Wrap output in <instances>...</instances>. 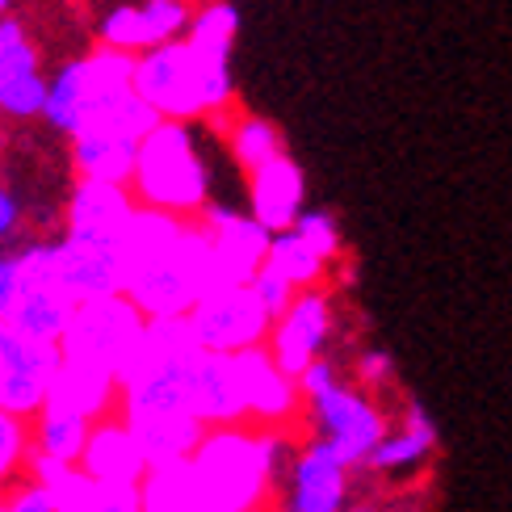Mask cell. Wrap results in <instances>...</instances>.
<instances>
[{
  "mask_svg": "<svg viewBox=\"0 0 512 512\" xmlns=\"http://www.w3.org/2000/svg\"><path fill=\"white\" fill-rule=\"evenodd\" d=\"M131 89L160 114V122L189 126L194 118L223 110L236 93V76H231V59L202 55L185 38H177L135 55Z\"/></svg>",
  "mask_w": 512,
  "mask_h": 512,
  "instance_id": "1",
  "label": "cell"
},
{
  "mask_svg": "<svg viewBox=\"0 0 512 512\" xmlns=\"http://www.w3.org/2000/svg\"><path fill=\"white\" fill-rule=\"evenodd\" d=\"M282 441L252 429H206L189 454L206 512H252L265 500Z\"/></svg>",
  "mask_w": 512,
  "mask_h": 512,
  "instance_id": "2",
  "label": "cell"
},
{
  "mask_svg": "<svg viewBox=\"0 0 512 512\" xmlns=\"http://www.w3.org/2000/svg\"><path fill=\"white\" fill-rule=\"evenodd\" d=\"M126 189H135V202L147 210H164L173 219H198L210 202V168L194 143V131L185 122H160L139 143L135 177Z\"/></svg>",
  "mask_w": 512,
  "mask_h": 512,
  "instance_id": "3",
  "label": "cell"
},
{
  "mask_svg": "<svg viewBox=\"0 0 512 512\" xmlns=\"http://www.w3.org/2000/svg\"><path fill=\"white\" fill-rule=\"evenodd\" d=\"M126 298L143 319H185L210 294V236L185 219L177 240L126 277Z\"/></svg>",
  "mask_w": 512,
  "mask_h": 512,
  "instance_id": "4",
  "label": "cell"
},
{
  "mask_svg": "<svg viewBox=\"0 0 512 512\" xmlns=\"http://www.w3.org/2000/svg\"><path fill=\"white\" fill-rule=\"evenodd\" d=\"M143 324L147 319L135 311V303L126 294L80 303L72 311L68 332L59 340V353H63V361H80V366H93V370H105L118 378L126 357L139 345Z\"/></svg>",
  "mask_w": 512,
  "mask_h": 512,
  "instance_id": "5",
  "label": "cell"
},
{
  "mask_svg": "<svg viewBox=\"0 0 512 512\" xmlns=\"http://www.w3.org/2000/svg\"><path fill=\"white\" fill-rule=\"evenodd\" d=\"M198 223L210 236V294L248 286L256 277V269L265 265V252H269L273 236L261 223H252L244 210H231L223 202H206Z\"/></svg>",
  "mask_w": 512,
  "mask_h": 512,
  "instance_id": "6",
  "label": "cell"
},
{
  "mask_svg": "<svg viewBox=\"0 0 512 512\" xmlns=\"http://www.w3.org/2000/svg\"><path fill=\"white\" fill-rule=\"evenodd\" d=\"M185 324L202 353H223V357H236L244 349H261L273 328L248 286L206 294L202 303L185 315Z\"/></svg>",
  "mask_w": 512,
  "mask_h": 512,
  "instance_id": "7",
  "label": "cell"
},
{
  "mask_svg": "<svg viewBox=\"0 0 512 512\" xmlns=\"http://www.w3.org/2000/svg\"><path fill=\"white\" fill-rule=\"evenodd\" d=\"M59 345H38L0 324V412L30 420L47 403V387L59 370Z\"/></svg>",
  "mask_w": 512,
  "mask_h": 512,
  "instance_id": "8",
  "label": "cell"
},
{
  "mask_svg": "<svg viewBox=\"0 0 512 512\" xmlns=\"http://www.w3.org/2000/svg\"><path fill=\"white\" fill-rule=\"evenodd\" d=\"M311 416L319 424V433H324L319 441H324L345 466H361L374 454V445L387 437L382 412L361 391L345 387V382H336L332 391L311 399Z\"/></svg>",
  "mask_w": 512,
  "mask_h": 512,
  "instance_id": "9",
  "label": "cell"
},
{
  "mask_svg": "<svg viewBox=\"0 0 512 512\" xmlns=\"http://www.w3.org/2000/svg\"><path fill=\"white\" fill-rule=\"evenodd\" d=\"M332 336V298L324 290H298L282 319H273L265 336V353L286 378H298L311 361L324 357Z\"/></svg>",
  "mask_w": 512,
  "mask_h": 512,
  "instance_id": "10",
  "label": "cell"
},
{
  "mask_svg": "<svg viewBox=\"0 0 512 512\" xmlns=\"http://www.w3.org/2000/svg\"><path fill=\"white\" fill-rule=\"evenodd\" d=\"M55 286L68 294L76 307L122 294L126 290V269H122L118 244L63 236L55 244Z\"/></svg>",
  "mask_w": 512,
  "mask_h": 512,
  "instance_id": "11",
  "label": "cell"
},
{
  "mask_svg": "<svg viewBox=\"0 0 512 512\" xmlns=\"http://www.w3.org/2000/svg\"><path fill=\"white\" fill-rule=\"evenodd\" d=\"M30 475L42 492L51 496L55 512H143L139 487L97 483V479L84 475L80 466H68V462L30 454Z\"/></svg>",
  "mask_w": 512,
  "mask_h": 512,
  "instance_id": "12",
  "label": "cell"
},
{
  "mask_svg": "<svg viewBox=\"0 0 512 512\" xmlns=\"http://www.w3.org/2000/svg\"><path fill=\"white\" fill-rule=\"evenodd\" d=\"M189 412L202 429H240L248 420L236 357L223 353H198L189 370Z\"/></svg>",
  "mask_w": 512,
  "mask_h": 512,
  "instance_id": "13",
  "label": "cell"
},
{
  "mask_svg": "<svg viewBox=\"0 0 512 512\" xmlns=\"http://www.w3.org/2000/svg\"><path fill=\"white\" fill-rule=\"evenodd\" d=\"M47 105V80L38 72V51L26 26L0 17V110L9 118H34Z\"/></svg>",
  "mask_w": 512,
  "mask_h": 512,
  "instance_id": "14",
  "label": "cell"
},
{
  "mask_svg": "<svg viewBox=\"0 0 512 512\" xmlns=\"http://www.w3.org/2000/svg\"><path fill=\"white\" fill-rule=\"evenodd\" d=\"M303 210H307V177H303V168H298V160L277 156L256 168V173H248V210L244 215L252 223H261L269 236L290 231Z\"/></svg>",
  "mask_w": 512,
  "mask_h": 512,
  "instance_id": "15",
  "label": "cell"
},
{
  "mask_svg": "<svg viewBox=\"0 0 512 512\" xmlns=\"http://www.w3.org/2000/svg\"><path fill=\"white\" fill-rule=\"evenodd\" d=\"M135 198L126 185H101V181H80L68 202V236L76 240H97V244H118L135 215Z\"/></svg>",
  "mask_w": 512,
  "mask_h": 512,
  "instance_id": "16",
  "label": "cell"
},
{
  "mask_svg": "<svg viewBox=\"0 0 512 512\" xmlns=\"http://www.w3.org/2000/svg\"><path fill=\"white\" fill-rule=\"evenodd\" d=\"M236 374H240L244 408L261 424H282V420H290L298 412V403H303L298 382L273 366V357L265 353V345L236 353Z\"/></svg>",
  "mask_w": 512,
  "mask_h": 512,
  "instance_id": "17",
  "label": "cell"
},
{
  "mask_svg": "<svg viewBox=\"0 0 512 512\" xmlns=\"http://www.w3.org/2000/svg\"><path fill=\"white\" fill-rule=\"evenodd\" d=\"M80 471L97 479V483H110V487H139L147 475V462L139 454V445L131 437L122 420H97L89 429V441H84V454H80Z\"/></svg>",
  "mask_w": 512,
  "mask_h": 512,
  "instance_id": "18",
  "label": "cell"
},
{
  "mask_svg": "<svg viewBox=\"0 0 512 512\" xmlns=\"http://www.w3.org/2000/svg\"><path fill=\"white\" fill-rule=\"evenodd\" d=\"M345 492H349V466L324 441H311L303 458L294 462L290 512H345Z\"/></svg>",
  "mask_w": 512,
  "mask_h": 512,
  "instance_id": "19",
  "label": "cell"
},
{
  "mask_svg": "<svg viewBox=\"0 0 512 512\" xmlns=\"http://www.w3.org/2000/svg\"><path fill=\"white\" fill-rule=\"evenodd\" d=\"M118 403V378L105 374V370H93V366H80V361H59V370L47 387V403L42 408L51 412H68V416H80V420H105L110 408Z\"/></svg>",
  "mask_w": 512,
  "mask_h": 512,
  "instance_id": "20",
  "label": "cell"
},
{
  "mask_svg": "<svg viewBox=\"0 0 512 512\" xmlns=\"http://www.w3.org/2000/svg\"><path fill=\"white\" fill-rule=\"evenodd\" d=\"M122 424H126V420H122ZM126 429H131L139 454H143V462H147V471H152V466H168V462H185L189 454L198 450V441L206 437V429H202V424L189 416V412H181V416L131 420Z\"/></svg>",
  "mask_w": 512,
  "mask_h": 512,
  "instance_id": "21",
  "label": "cell"
},
{
  "mask_svg": "<svg viewBox=\"0 0 512 512\" xmlns=\"http://www.w3.org/2000/svg\"><path fill=\"white\" fill-rule=\"evenodd\" d=\"M72 311L76 303L59 286H26L17 311L9 315V328L26 340H38V345H59L72 324Z\"/></svg>",
  "mask_w": 512,
  "mask_h": 512,
  "instance_id": "22",
  "label": "cell"
},
{
  "mask_svg": "<svg viewBox=\"0 0 512 512\" xmlns=\"http://www.w3.org/2000/svg\"><path fill=\"white\" fill-rule=\"evenodd\" d=\"M135 156H139V143H131V139H114V135H76L72 139V160L80 168V181L131 185Z\"/></svg>",
  "mask_w": 512,
  "mask_h": 512,
  "instance_id": "23",
  "label": "cell"
},
{
  "mask_svg": "<svg viewBox=\"0 0 512 512\" xmlns=\"http://www.w3.org/2000/svg\"><path fill=\"white\" fill-rule=\"evenodd\" d=\"M433 445H437V429H433V420L424 416V408H408V416H403V429L399 433H387L378 445H374V454L366 458L370 471H408V466L424 462L433 454Z\"/></svg>",
  "mask_w": 512,
  "mask_h": 512,
  "instance_id": "24",
  "label": "cell"
},
{
  "mask_svg": "<svg viewBox=\"0 0 512 512\" xmlns=\"http://www.w3.org/2000/svg\"><path fill=\"white\" fill-rule=\"evenodd\" d=\"M236 34H240V9L231 5V0H210L206 9H198L194 17H189L185 42L202 55L231 59V51H236Z\"/></svg>",
  "mask_w": 512,
  "mask_h": 512,
  "instance_id": "25",
  "label": "cell"
},
{
  "mask_svg": "<svg viewBox=\"0 0 512 512\" xmlns=\"http://www.w3.org/2000/svg\"><path fill=\"white\" fill-rule=\"evenodd\" d=\"M34 420H38L34 424V454L76 466L80 454H84V441H89L93 424L80 420V416H68V412H51V408H42Z\"/></svg>",
  "mask_w": 512,
  "mask_h": 512,
  "instance_id": "26",
  "label": "cell"
},
{
  "mask_svg": "<svg viewBox=\"0 0 512 512\" xmlns=\"http://www.w3.org/2000/svg\"><path fill=\"white\" fill-rule=\"evenodd\" d=\"M265 265L277 277H286L294 290H319V282H324V273H328V265L319 261V256L294 236V231H277V236L269 240Z\"/></svg>",
  "mask_w": 512,
  "mask_h": 512,
  "instance_id": "27",
  "label": "cell"
},
{
  "mask_svg": "<svg viewBox=\"0 0 512 512\" xmlns=\"http://www.w3.org/2000/svg\"><path fill=\"white\" fill-rule=\"evenodd\" d=\"M231 156H236L240 168L256 173L261 164L286 156V135L265 118H244L236 131H231Z\"/></svg>",
  "mask_w": 512,
  "mask_h": 512,
  "instance_id": "28",
  "label": "cell"
},
{
  "mask_svg": "<svg viewBox=\"0 0 512 512\" xmlns=\"http://www.w3.org/2000/svg\"><path fill=\"white\" fill-rule=\"evenodd\" d=\"M139 17H143V30H147V47L177 42L189 30V5L185 0H143Z\"/></svg>",
  "mask_w": 512,
  "mask_h": 512,
  "instance_id": "29",
  "label": "cell"
},
{
  "mask_svg": "<svg viewBox=\"0 0 512 512\" xmlns=\"http://www.w3.org/2000/svg\"><path fill=\"white\" fill-rule=\"evenodd\" d=\"M290 231H294V236L303 240L324 265H332L336 256H340V244H345V240H340V227H336V219L328 215V210H303Z\"/></svg>",
  "mask_w": 512,
  "mask_h": 512,
  "instance_id": "30",
  "label": "cell"
},
{
  "mask_svg": "<svg viewBox=\"0 0 512 512\" xmlns=\"http://www.w3.org/2000/svg\"><path fill=\"white\" fill-rule=\"evenodd\" d=\"M248 290H252L256 303H261V311L269 315V324H273V319H282V315H286V307L294 303V294H298V290L286 282V277H277L269 265L256 269V277L248 282Z\"/></svg>",
  "mask_w": 512,
  "mask_h": 512,
  "instance_id": "31",
  "label": "cell"
},
{
  "mask_svg": "<svg viewBox=\"0 0 512 512\" xmlns=\"http://www.w3.org/2000/svg\"><path fill=\"white\" fill-rule=\"evenodd\" d=\"M26 441H30L26 437V420L0 412V483L17 471L21 458H26Z\"/></svg>",
  "mask_w": 512,
  "mask_h": 512,
  "instance_id": "32",
  "label": "cell"
},
{
  "mask_svg": "<svg viewBox=\"0 0 512 512\" xmlns=\"http://www.w3.org/2000/svg\"><path fill=\"white\" fill-rule=\"evenodd\" d=\"M21 294H26V277H21L17 256H0V324H9Z\"/></svg>",
  "mask_w": 512,
  "mask_h": 512,
  "instance_id": "33",
  "label": "cell"
},
{
  "mask_svg": "<svg viewBox=\"0 0 512 512\" xmlns=\"http://www.w3.org/2000/svg\"><path fill=\"white\" fill-rule=\"evenodd\" d=\"M294 382H298V395H303V399L311 403V399H319L324 391H332L340 378H336V366H332V361H328V357H319V361H311V366H307L303 374H298Z\"/></svg>",
  "mask_w": 512,
  "mask_h": 512,
  "instance_id": "34",
  "label": "cell"
},
{
  "mask_svg": "<svg viewBox=\"0 0 512 512\" xmlns=\"http://www.w3.org/2000/svg\"><path fill=\"white\" fill-rule=\"evenodd\" d=\"M357 378L366 382V387H382V382L391 378V357L382 353V349L361 353V361H357Z\"/></svg>",
  "mask_w": 512,
  "mask_h": 512,
  "instance_id": "35",
  "label": "cell"
},
{
  "mask_svg": "<svg viewBox=\"0 0 512 512\" xmlns=\"http://www.w3.org/2000/svg\"><path fill=\"white\" fill-rule=\"evenodd\" d=\"M9 512H55V504H51V496L42 492L38 483H30V487H21V492L5 504Z\"/></svg>",
  "mask_w": 512,
  "mask_h": 512,
  "instance_id": "36",
  "label": "cell"
},
{
  "mask_svg": "<svg viewBox=\"0 0 512 512\" xmlns=\"http://www.w3.org/2000/svg\"><path fill=\"white\" fill-rule=\"evenodd\" d=\"M17 219H21V206H17V198L9 194V189H0V240H5L9 231L17 227Z\"/></svg>",
  "mask_w": 512,
  "mask_h": 512,
  "instance_id": "37",
  "label": "cell"
},
{
  "mask_svg": "<svg viewBox=\"0 0 512 512\" xmlns=\"http://www.w3.org/2000/svg\"><path fill=\"white\" fill-rule=\"evenodd\" d=\"M5 9H9V0H0V13H5Z\"/></svg>",
  "mask_w": 512,
  "mask_h": 512,
  "instance_id": "38",
  "label": "cell"
},
{
  "mask_svg": "<svg viewBox=\"0 0 512 512\" xmlns=\"http://www.w3.org/2000/svg\"><path fill=\"white\" fill-rule=\"evenodd\" d=\"M349 512H374V508H349Z\"/></svg>",
  "mask_w": 512,
  "mask_h": 512,
  "instance_id": "39",
  "label": "cell"
},
{
  "mask_svg": "<svg viewBox=\"0 0 512 512\" xmlns=\"http://www.w3.org/2000/svg\"><path fill=\"white\" fill-rule=\"evenodd\" d=\"M0 512H9V508H5V504H0Z\"/></svg>",
  "mask_w": 512,
  "mask_h": 512,
  "instance_id": "40",
  "label": "cell"
}]
</instances>
